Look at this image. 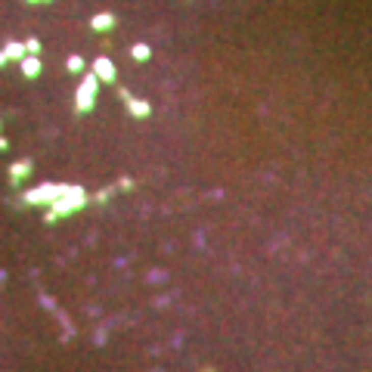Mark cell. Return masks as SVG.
<instances>
[{"mask_svg": "<svg viewBox=\"0 0 372 372\" xmlns=\"http://www.w3.org/2000/svg\"><path fill=\"white\" fill-rule=\"evenodd\" d=\"M84 205H87V193L81 190V186H65V193H62L50 208L62 217V214H71V211H81Z\"/></svg>", "mask_w": 372, "mask_h": 372, "instance_id": "cell-1", "label": "cell"}, {"mask_svg": "<svg viewBox=\"0 0 372 372\" xmlns=\"http://www.w3.org/2000/svg\"><path fill=\"white\" fill-rule=\"evenodd\" d=\"M62 193H65V183H44L37 190H31L28 196H22V202L25 205H53Z\"/></svg>", "mask_w": 372, "mask_h": 372, "instance_id": "cell-2", "label": "cell"}, {"mask_svg": "<svg viewBox=\"0 0 372 372\" xmlns=\"http://www.w3.org/2000/svg\"><path fill=\"white\" fill-rule=\"evenodd\" d=\"M96 84H99V78H96V74L90 71V74H84V81H81V87H78V99H74V102H78V105H74V109H78L81 112V115H87V112L93 109V96H96Z\"/></svg>", "mask_w": 372, "mask_h": 372, "instance_id": "cell-3", "label": "cell"}, {"mask_svg": "<svg viewBox=\"0 0 372 372\" xmlns=\"http://www.w3.org/2000/svg\"><path fill=\"white\" fill-rule=\"evenodd\" d=\"M121 99L127 102V112H130L134 118H149V112H152V105H149L146 99H134L127 90H121Z\"/></svg>", "mask_w": 372, "mask_h": 372, "instance_id": "cell-4", "label": "cell"}, {"mask_svg": "<svg viewBox=\"0 0 372 372\" xmlns=\"http://www.w3.org/2000/svg\"><path fill=\"white\" fill-rule=\"evenodd\" d=\"M93 74H96L102 84H115V65H112L105 56H99V59L93 62Z\"/></svg>", "mask_w": 372, "mask_h": 372, "instance_id": "cell-5", "label": "cell"}, {"mask_svg": "<svg viewBox=\"0 0 372 372\" xmlns=\"http://www.w3.org/2000/svg\"><path fill=\"white\" fill-rule=\"evenodd\" d=\"M22 74H25V78H37V74H41V59H37V56H25L22 59Z\"/></svg>", "mask_w": 372, "mask_h": 372, "instance_id": "cell-6", "label": "cell"}, {"mask_svg": "<svg viewBox=\"0 0 372 372\" xmlns=\"http://www.w3.org/2000/svg\"><path fill=\"white\" fill-rule=\"evenodd\" d=\"M28 174H31V162H28V158L16 162V165L10 168V177H13V183H22V177H28Z\"/></svg>", "mask_w": 372, "mask_h": 372, "instance_id": "cell-7", "label": "cell"}, {"mask_svg": "<svg viewBox=\"0 0 372 372\" xmlns=\"http://www.w3.org/2000/svg\"><path fill=\"white\" fill-rule=\"evenodd\" d=\"M112 25H115V16H96V19H93V28H96V31H109Z\"/></svg>", "mask_w": 372, "mask_h": 372, "instance_id": "cell-8", "label": "cell"}, {"mask_svg": "<svg viewBox=\"0 0 372 372\" xmlns=\"http://www.w3.org/2000/svg\"><path fill=\"white\" fill-rule=\"evenodd\" d=\"M65 68H68V71H81V68H84V62H81V56H68V62H65Z\"/></svg>", "mask_w": 372, "mask_h": 372, "instance_id": "cell-9", "label": "cell"}, {"mask_svg": "<svg viewBox=\"0 0 372 372\" xmlns=\"http://www.w3.org/2000/svg\"><path fill=\"white\" fill-rule=\"evenodd\" d=\"M134 59H140V62L149 59V47H146V44H137V47H134Z\"/></svg>", "mask_w": 372, "mask_h": 372, "instance_id": "cell-10", "label": "cell"}, {"mask_svg": "<svg viewBox=\"0 0 372 372\" xmlns=\"http://www.w3.org/2000/svg\"><path fill=\"white\" fill-rule=\"evenodd\" d=\"M25 53H28V56H37V53H41V44H37V41H28V44H25Z\"/></svg>", "mask_w": 372, "mask_h": 372, "instance_id": "cell-11", "label": "cell"}, {"mask_svg": "<svg viewBox=\"0 0 372 372\" xmlns=\"http://www.w3.org/2000/svg\"><path fill=\"white\" fill-rule=\"evenodd\" d=\"M130 186H134V180H127V177H124V180H118V190H130Z\"/></svg>", "mask_w": 372, "mask_h": 372, "instance_id": "cell-12", "label": "cell"}, {"mask_svg": "<svg viewBox=\"0 0 372 372\" xmlns=\"http://www.w3.org/2000/svg\"><path fill=\"white\" fill-rule=\"evenodd\" d=\"M96 202L102 205V202H109V190H102V193H96Z\"/></svg>", "mask_w": 372, "mask_h": 372, "instance_id": "cell-13", "label": "cell"}]
</instances>
